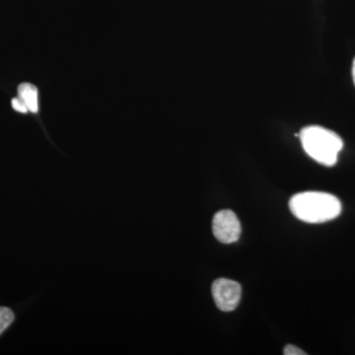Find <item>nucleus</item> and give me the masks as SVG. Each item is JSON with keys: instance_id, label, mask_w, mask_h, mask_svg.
Instances as JSON below:
<instances>
[{"instance_id": "f03ea898", "label": "nucleus", "mask_w": 355, "mask_h": 355, "mask_svg": "<svg viewBox=\"0 0 355 355\" xmlns=\"http://www.w3.org/2000/svg\"><path fill=\"white\" fill-rule=\"evenodd\" d=\"M299 137L305 153L316 162L327 167L336 164L343 148L340 135L320 125H309L302 128Z\"/></svg>"}, {"instance_id": "20e7f679", "label": "nucleus", "mask_w": 355, "mask_h": 355, "mask_svg": "<svg viewBox=\"0 0 355 355\" xmlns=\"http://www.w3.org/2000/svg\"><path fill=\"white\" fill-rule=\"evenodd\" d=\"M212 296L219 310L234 311L241 300L242 288L238 282L227 279H218L212 284Z\"/></svg>"}, {"instance_id": "423d86ee", "label": "nucleus", "mask_w": 355, "mask_h": 355, "mask_svg": "<svg viewBox=\"0 0 355 355\" xmlns=\"http://www.w3.org/2000/svg\"><path fill=\"white\" fill-rule=\"evenodd\" d=\"M14 314L12 310L7 307H0V336L13 323Z\"/></svg>"}, {"instance_id": "6e6552de", "label": "nucleus", "mask_w": 355, "mask_h": 355, "mask_svg": "<svg viewBox=\"0 0 355 355\" xmlns=\"http://www.w3.org/2000/svg\"><path fill=\"white\" fill-rule=\"evenodd\" d=\"M284 354L286 355H304L306 352L293 345H287L284 349Z\"/></svg>"}, {"instance_id": "7ed1b4c3", "label": "nucleus", "mask_w": 355, "mask_h": 355, "mask_svg": "<svg viewBox=\"0 0 355 355\" xmlns=\"http://www.w3.org/2000/svg\"><path fill=\"white\" fill-rule=\"evenodd\" d=\"M212 231L219 242L231 244L239 239L241 235V223L232 210H220L214 217Z\"/></svg>"}, {"instance_id": "1a4fd4ad", "label": "nucleus", "mask_w": 355, "mask_h": 355, "mask_svg": "<svg viewBox=\"0 0 355 355\" xmlns=\"http://www.w3.org/2000/svg\"><path fill=\"white\" fill-rule=\"evenodd\" d=\"M352 78H354V83L355 85V58L354 60V64H352Z\"/></svg>"}, {"instance_id": "f257e3e1", "label": "nucleus", "mask_w": 355, "mask_h": 355, "mask_svg": "<svg viewBox=\"0 0 355 355\" xmlns=\"http://www.w3.org/2000/svg\"><path fill=\"white\" fill-rule=\"evenodd\" d=\"M289 209L299 220L306 223H324L333 220L342 212L338 198L323 191H304L291 198Z\"/></svg>"}, {"instance_id": "39448f33", "label": "nucleus", "mask_w": 355, "mask_h": 355, "mask_svg": "<svg viewBox=\"0 0 355 355\" xmlns=\"http://www.w3.org/2000/svg\"><path fill=\"white\" fill-rule=\"evenodd\" d=\"M18 98L24 103L28 111L31 113H38L39 93L36 86L30 83L20 84L18 87Z\"/></svg>"}, {"instance_id": "0eeeda50", "label": "nucleus", "mask_w": 355, "mask_h": 355, "mask_svg": "<svg viewBox=\"0 0 355 355\" xmlns=\"http://www.w3.org/2000/svg\"><path fill=\"white\" fill-rule=\"evenodd\" d=\"M11 106H12V108L15 110V111L19 112V113L26 114L28 113V109L27 107L25 106L24 103L21 101L19 98H13L12 100H11Z\"/></svg>"}]
</instances>
